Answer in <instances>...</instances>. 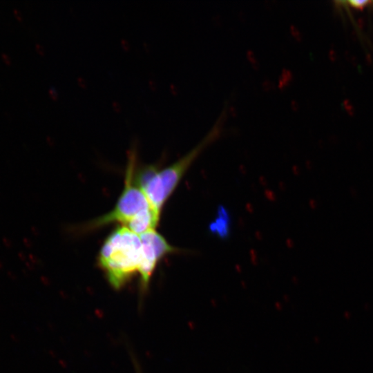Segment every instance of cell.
Returning a JSON list of instances; mask_svg holds the SVG:
<instances>
[{"mask_svg": "<svg viewBox=\"0 0 373 373\" xmlns=\"http://www.w3.org/2000/svg\"><path fill=\"white\" fill-rule=\"evenodd\" d=\"M226 117L223 110L218 120L203 139L191 151L172 164L159 169L145 165L135 169L134 182L145 194L152 209L158 216L190 166L211 143L220 136Z\"/></svg>", "mask_w": 373, "mask_h": 373, "instance_id": "1", "label": "cell"}, {"mask_svg": "<svg viewBox=\"0 0 373 373\" xmlns=\"http://www.w3.org/2000/svg\"><path fill=\"white\" fill-rule=\"evenodd\" d=\"M136 153L132 149L126 170L125 186L113 209L88 222L84 229L91 230L113 222H119L137 234L155 229L159 220L152 209L145 194L135 183Z\"/></svg>", "mask_w": 373, "mask_h": 373, "instance_id": "2", "label": "cell"}, {"mask_svg": "<svg viewBox=\"0 0 373 373\" xmlns=\"http://www.w3.org/2000/svg\"><path fill=\"white\" fill-rule=\"evenodd\" d=\"M142 256L140 236L125 226L116 228L104 241L98 262L111 285L122 287L139 272Z\"/></svg>", "mask_w": 373, "mask_h": 373, "instance_id": "3", "label": "cell"}, {"mask_svg": "<svg viewBox=\"0 0 373 373\" xmlns=\"http://www.w3.org/2000/svg\"><path fill=\"white\" fill-rule=\"evenodd\" d=\"M142 245V256L138 274L141 287L146 289L157 262L169 254L181 250L171 245L155 229H151L139 234Z\"/></svg>", "mask_w": 373, "mask_h": 373, "instance_id": "4", "label": "cell"}, {"mask_svg": "<svg viewBox=\"0 0 373 373\" xmlns=\"http://www.w3.org/2000/svg\"><path fill=\"white\" fill-rule=\"evenodd\" d=\"M370 1L366 0H352L349 1L350 4L356 8H363Z\"/></svg>", "mask_w": 373, "mask_h": 373, "instance_id": "5", "label": "cell"}, {"mask_svg": "<svg viewBox=\"0 0 373 373\" xmlns=\"http://www.w3.org/2000/svg\"><path fill=\"white\" fill-rule=\"evenodd\" d=\"M3 243L5 247H8V248H10L12 246V242L10 241V240L8 238H3Z\"/></svg>", "mask_w": 373, "mask_h": 373, "instance_id": "6", "label": "cell"}, {"mask_svg": "<svg viewBox=\"0 0 373 373\" xmlns=\"http://www.w3.org/2000/svg\"><path fill=\"white\" fill-rule=\"evenodd\" d=\"M2 266H3V265H2V263H1V262L0 261V268H1Z\"/></svg>", "mask_w": 373, "mask_h": 373, "instance_id": "7", "label": "cell"}]
</instances>
